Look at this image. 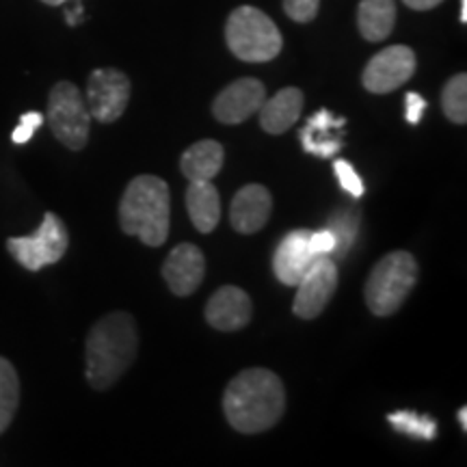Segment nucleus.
Returning <instances> with one entry per match:
<instances>
[{"instance_id": "13", "label": "nucleus", "mask_w": 467, "mask_h": 467, "mask_svg": "<svg viewBox=\"0 0 467 467\" xmlns=\"http://www.w3.org/2000/svg\"><path fill=\"white\" fill-rule=\"evenodd\" d=\"M254 306L249 295L236 285H223L208 299L206 320L219 331H238L249 325Z\"/></svg>"}, {"instance_id": "26", "label": "nucleus", "mask_w": 467, "mask_h": 467, "mask_svg": "<svg viewBox=\"0 0 467 467\" xmlns=\"http://www.w3.org/2000/svg\"><path fill=\"white\" fill-rule=\"evenodd\" d=\"M320 0H284V11L290 20L307 25L318 16Z\"/></svg>"}, {"instance_id": "17", "label": "nucleus", "mask_w": 467, "mask_h": 467, "mask_svg": "<svg viewBox=\"0 0 467 467\" xmlns=\"http://www.w3.org/2000/svg\"><path fill=\"white\" fill-rule=\"evenodd\" d=\"M303 91L296 87H285L277 91L271 100H265L260 107V124L268 134H284L296 124L303 110Z\"/></svg>"}, {"instance_id": "3", "label": "nucleus", "mask_w": 467, "mask_h": 467, "mask_svg": "<svg viewBox=\"0 0 467 467\" xmlns=\"http://www.w3.org/2000/svg\"><path fill=\"white\" fill-rule=\"evenodd\" d=\"M169 186L156 175H139L126 186L119 203V223L128 236L148 247H161L169 236Z\"/></svg>"}, {"instance_id": "7", "label": "nucleus", "mask_w": 467, "mask_h": 467, "mask_svg": "<svg viewBox=\"0 0 467 467\" xmlns=\"http://www.w3.org/2000/svg\"><path fill=\"white\" fill-rule=\"evenodd\" d=\"M69 247L67 227L55 213H46L42 225L33 236L9 238L7 249L26 271H42L44 266L57 265Z\"/></svg>"}, {"instance_id": "31", "label": "nucleus", "mask_w": 467, "mask_h": 467, "mask_svg": "<svg viewBox=\"0 0 467 467\" xmlns=\"http://www.w3.org/2000/svg\"><path fill=\"white\" fill-rule=\"evenodd\" d=\"M80 17H83V7H80V5H76L72 11H67V25L76 26L80 22Z\"/></svg>"}, {"instance_id": "4", "label": "nucleus", "mask_w": 467, "mask_h": 467, "mask_svg": "<svg viewBox=\"0 0 467 467\" xmlns=\"http://www.w3.org/2000/svg\"><path fill=\"white\" fill-rule=\"evenodd\" d=\"M225 42L234 57L247 63L273 61L284 46L275 22L251 5L234 9L227 17Z\"/></svg>"}, {"instance_id": "2", "label": "nucleus", "mask_w": 467, "mask_h": 467, "mask_svg": "<svg viewBox=\"0 0 467 467\" xmlns=\"http://www.w3.org/2000/svg\"><path fill=\"white\" fill-rule=\"evenodd\" d=\"M139 334L134 318L126 312H113L98 320L89 331L85 348L87 381L93 389H109L137 358Z\"/></svg>"}, {"instance_id": "29", "label": "nucleus", "mask_w": 467, "mask_h": 467, "mask_svg": "<svg viewBox=\"0 0 467 467\" xmlns=\"http://www.w3.org/2000/svg\"><path fill=\"white\" fill-rule=\"evenodd\" d=\"M424 110H426L424 98L416 91H409L405 96V119L409 121V124L418 126L420 119H422Z\"/></svg>"}, {"instance_id": "30", "label": "nucleus", "mask_w": 467, "mask_h": 467, "mask_svg": "<svg viewBox=\"0 0 467 467\" xmlns=\"http://www.w3.org/2000/svg\"><path fill=\"white\" fill-rule=\"evenodd\" d=\"M402 3H405L407 7L413 11H431V9H435L437 5H441L443 0H402Z\"/></svg>"}, {"instance_id": "12", "label": "nucleus", "mask_w": 467, "mask_h": 467, "mask_svg": "<svg viewBox=\"0 0 467 467\" xmlns=\"http://www.w3.org/2000/svg\"><path fill=\"white\" fill-rule=\"evenodd\" d=\"M203 273H206V260L195 244H178L162 265V277L173 295L189 296L200 288Z\"/></svg>"}, {"instance_id": "32", "label": "nucleus", "mask_w": 467, "mask_h": 467, "mask_svg": "<svg viewBox=\"0 0 467 467\" xmlns=\"http://www.w3.org/2000/svg\"><path fill=\"white\" fill-rule=\"evenodd\" d=\"M457 420H459L461 429H463V431H467V407H461V411H459V416H457Z\"/></svg>"}, {"instance_id": "19", "label": "nucleus", "mask_w": 467, "mask_h": 467, "mask_svg": "<svg viewBox=\"0 0 467 467\" xmlns=\"http://www.w3.org/2000/svg\"><path fill=\"white\" fill-rule=\"evenodd\" d=\"M186 210L192 225L202 234H210L219 225L221 200L213 182H191L186 191Z\"/></svg>"}, {"instance_id": "22", "label": "nucleus", "mask_w": 467, "mask_h": 467, "mask_svg": "<svg viewBox=\"0 0 467 467\" xmlns=\"http://www.w3.org/2000/svg\"><path fill=\"white\" fill-rule=\"evenodd\" d=\"M388 422L402 435L416 437L422 441H433L437 437V422L431 416H420L413 411H394L388 416Z\"/></svg>"}, {"instance_id": "23", "label": "nucleus", "mask_w": 467, "mask_h": 467, "mask_svg": "<svg viewBox=\"0 0 467 467\" xmlns=\"http://www.w3.org/2000/svg\"><path fill=\"white\" fill-rule=\"evenodd\" d=\"M441 109L454 124L467 121V76L457 74L448 80L441 91Z\"/></svg>"}, {"instance_id": "11", "label": "nucleus", "mask_w": 467, "mask_h": 467, "mask_svg": "<svg viewBox=\"0 0 467 467\" xmlns=\"http://www.w3.org/2000/svg\"><path fill=\"white\" fill-rule=\"evenodd\" d=\"M266 100V89L258 78H241L227 85L213 104V113L221 124H243L260 110Z\"/></svg>"}, {"instance_id": "1", "label": "nucleus", "mask_w": 467, "mask_h": 467, "mask_svg": "<svg viewBox=\"0 0 467 467\" xmlns=\"http://www.w3.org/2000/svg\"><path fill=\"white\" fill-rule=\"evenodd\" d=\"M285 389L282 379L265 368H251L232 379L223 394L227 422L241 433L255 435L273 429L284 416Z\"/></svg>"}, {"instance_id": "20", "label": "nucleus", "mask_w": 467, "mask_h": 467, "mask_svg": "<svg viewBox=\"0 0 467 467\" xmlns=\"http://www.w3.org/2000/svg\"><path fill=\"white\" fill-rule=\"evenodd\" d=\"M396 3L394 0H361L358 9V26L366 42H383L394 31Z\"/></svg>"}, {"instance_id": "21", "label": "nucleus", "mask_w": 467, "mask_h": 467, "mask_svg": "<svg viewBox=\"0 0 467 467\" xmlns=\"http://www.w3.org/2000/svg\"><path fill=\"white\" fill-rule=\"evenodd\" d=\"M20 405V379L16 368L0 358V435L9 429Z\"/></svg>"}, {"instance_id": "10", "label": "nucleus", "mask_w": 467, "mask_h": 467, "mask_svg": "<svg viewBox=\"0 0 467 467\" xmlns=\"http://www.w3.org/2000/svg\"><path fill=\"white\" fill-rule=\"evenodd\" d=\"M416 52L407 46H389L368 61L361 74V83L370 93L383 96V93L396 91L411 78L416 72Z\"/></svg>"}, {"instance_id": "5", "label": "nucleus", "mask_w": 467, "mask_h": 467, "mask_svg": "<svg viewBox=\"0 0 467 467\" xmlns=\"http://www.w3.org/2000/svg\"><path fill=\"white\" fill-rule=\"evenodd\" d=\"M418 282V262L409 251H392L377 262L366 282V303L377 317L399 312Z\"/></svg>"}, {"instance_id": "18", "label": "nucleus", "mask_w": 467, "mask_h": 467, "mask_svg": "<svg viewBox=\"0 0 467 467\" xmlns=\"http://www.w3.org/2000/svg\"><path fill=\"white\" fill-rule=\"evenodd\" d=\"M223 145L206 139V141L192 143L184 151L182 161H180V169H182V173L191 182H210V180L217 178L221 167H223Z\"/></svg>"}, {"instance_id": "9", "label": "nucleus", "mask_w": 467, "mask_h": 467, "mask_svg": "<svg viewBox=\"0 0 467 467\" xmlns=\"http://www.w3.org/2000/svg\"><path fill=\"white\" fill-rule=\"evenodd\" d=\"M337 288V266L329 255H318L296 284L292 312L303 320H312L325 312Z\"/></svg>"}, {"instance_id": "16", "label": "nucleus", "mask_w": 467, "mask_h": 467, "mask_svg": "<svg viewBox=\"0 0 467 467\" xmlns=\"http://www.w3.org/2000/svg\"><path fill=\"white\" fill-rule=\"evenodd\" d=\"M347 124L344 117H334L327 109H320L317 115L309 117L307 126L301 130V145L307 154L318 159H331L342 148L340 137H331V132L340 130Z\"/></svg>"}, {"instance_id": "25", "label": "nucleus", "mask_w": 467, "mask_h": 467, "mask_svg": "<svg viewBox=\"0 0 467 467\" xmlns=\"http://www.w3.org/2000/svg\"><path fill=\"white\" fill-rule=\"evenodd\" d=\"M334 173H336L337 182H340L342 189L347 191L350 197H355V200H359V197L364 195V191H366V189H364V182H361L359 173L355 171V167L350 165L348 161L337 159V161L334 162Z\"/></svg>"}, {"instance_id": "27", "label": "nucleus", "mask_w": 467, "mask_h": 467, "mask_svg": "<svg viewBox=\"0 0 467 467\" xmlns=\"http://www.w3.org/2000/svg\"><path fill=\"white\" fill-rule=\"evenodd\" d=\"M44 124V115L37 113V110H28L20 117V126L16 128L14 134H11V141L16 145H25L33 139L35 130Z\"/></svg>"}, {"instance_id": "8", "label": "nucleus", "mask_w": 467, "mask_h": 467, "mask_svg": "<svg viewBox=\"0 0 467 467\" xmlns=\"http://www.w3.org/2000/svg\"><path fill=\"white\" fill-rule=\"evenodd\" d=\"M130 78L115 67L96 69L87 83V109L102 124H113L130 102Z\"/></svg>"}, {"instance_id": "6", "label": "nucleus", "mask_w": 467, "mask_h": 467, "mask_svg": "<svg viewBox=\"0 0 467 467\" xmlns=\"http://www.w3.org/2000/svg\"><path fill=\"white\" fill-rule=\"evenodd\" d=\"M48 124L55 137L67 150L80 151L89 141L91 113L78 87L61 80L48 98Z\"/></svg>"}, {"instance_id": "28", "label": "nucleus", "mask_w": 467, "mask_h": 467, "mask_svg": "<svg viewBox=\"0 0 467 467\" xmlns=\"http://www.w3.org/2000/svg\"><path fill=\"white\" fill-rule=\"evenodd\" d=\"M309 251L314 255H331L336 251V236L329 227L318 232H309Z\"/></svg>"}, {"instance_id": "14", "label": "nucleus", "mask_w": 467, "mask_h": 467, "mask_svg": "<svg viewBox=\"0 0 467 467\" xmlns=\"http://www.w3.org/2000/svg\"><path fill=\"white\" fill-rule=\"evenodd\" d=\"M273 197L262 184H247L234 195L230 221L238 234H255L271 217Z\"/></svg>"}, {"instance_id": "34", "label": "nucleus", "mask_w": 467, "mask_h": 467, "mask_svg": "<svg viewBox=\"0 0 467 467\" xmlns=\"http://www.w3.org/2000/svg\"><path fill=\"white\" fill-rule=\"evenodd\" d=\"M44 5H50V7H58V5H63V3H67V0H42Z\"/></svg>"}, {"instance_id": "24", "label": "nucleus", "mask_w": 467, "mask_h": 467, "mask_svg": "<svg viewBox=\"0 0 467 467\" xmlns=\"http://www.w3.org/2000/svg\"><path fill=\"white\" fill-rule=\"evenodd\" d=\"M336 236V251H340V258L347 255V251L350 249V244L355 243V234H358V214L350 213V210H342V213L334 214L331 223L327 225Z\"/></svg>"}, {"instance_id": "15", "label": "nucleus", "mask_w": 467, "mask_h": 467, "mask_svg": "<svg viewBox=\"0 0 467 467\" xmlns=\"http://www.w3.org/2000/svg\"><path fill=\"white\" fill-rule=\"evenodd\" d=\"M314 260L317 255L309 251V230H295L279 243L273 255V271L284 285H296Z\"/></svg>"}, {"instance_id": "33", "label": "nucleus", "mask_w": 467, "mask_h": 467, "mask_svg": "<svg viewBox=\"0 0 467 467\" xmlns=\"http://www.w3.org/2000/svg\"><path fill=\"white\" fill-rule=\"evenodd\" d=\"M461 22H467V0H461Z\"/></svg>"}]
</instances>
